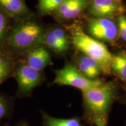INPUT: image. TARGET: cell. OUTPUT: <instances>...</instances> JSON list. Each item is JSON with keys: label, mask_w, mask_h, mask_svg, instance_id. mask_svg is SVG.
<instances>
[{"label": "cell", "mask_w": 126, "mask_h": 126, "mask_svg": "<svg viewBox=\"0 0 126 126\" xmlns=\"http://www.w3.org/2000/svg\"><path fill=\"white\" fill-rule=\"evenodd\" d=\"M119 87L114 81L82 92L83 113L82 118L91 126H107L109 114L117 98Z\"/></svg>", "instance_id": "obj_1"}, {"label": "cell", "mask_w": 126, "mask_h": 126, "mask_svg": "<svg viewBox=\"0 0 126 126\" xmlns=\"http://www.w3.org/2000/svg\"><path fill=\"white\" fill-rule=\"evenodd\" d=\"M46 28L35 15L12 21L9 33L0 48L18 59L33 48L42 45Z\"/></svg>", "instance_id": "obj_2"}, {"label": "cell", "mask_w": 126, "mask_h": 126, "mask_svg": "<svg viewBox=\"0 0 126 126\" xmlns=\"http://www.w3.org/2000/svg\"><path fill=\"white\" fill-rule=\"evenodd\" d=\"M68 31L70 34L72 45L75 49L83 54L96 60L101 67L102 73L110 75L113 54L103 42L89 36L78 24L69 26Z\"/></svg>", "instance_id": "obj_3"}, {"label": "cell", "mask_w": 126, "mask_h": 126, "mask_svg": "<svg viewBox=\"0 0 126 126\" xmlns=\"http://www.w3.org/2000/svg\"><path fill=\"white\" fill-rule=\"evenodd\" d=\"M13 77L18 83L16 93L19 97L31 96L33 91L46 79L43 71L32 68L20 59L17 60Z\"/></svg>", "instance_id": "obj_4"}, {"label": "cell", "mask_w": 126, "mask_h": 126, "mask_svg": "<svg viewBox=\"0 0 126 126\" xmlns=\"http://www.w3.org/2000/svg\"><path fill=\"white\" fill-rule=\"evenodd\" d=\"M55 73L56 77L53 83L72 86L82 92L100 85L105 82L100 79L92 80L86 78L72 63H67L62 68L56 70Z\"/></svg>", "instance_id": "obj_5"}, {"label": "cell", "mask_w": 126, "mask_h": 126, "mask_svg": "<svg viewBox=\"0 0 126 126\" xmlns=\"http://www.w3.org/2000/svg\"><path fill=\"white\" fill-rule=\"evenodd\" d=\"M87 27L92 37L101 42L114 43L119 37L117 25L111 19L91 18Z\"/></svg>", "instance_id": "obj_6"}, {"label": "cell", "mask_w": 126, "mask_h": 126, "mask_svg": "<svg viewBox=\"0 0 126 126\" xmlns=\"http://www.w3.org/2000/svg\"><path fill=\"white\" fill-rule=\"evenodd\" d=\"M70 40L64 28L54 26L46 28L42 45L57 54L63 55L69 49Z\"/></svg>", "instance_id": "obj_7"}, {"label": "cell", "mask_w": 126, "mask_h": 126, "mask_svg": "<svg viewBox=\"0 0 126 126\" xmlns=\"http://www.w3.org/2000/svg\"><path fill=\"white\" fill-rule=\"evenodd\" d=\"M126 11L122 0H92L88 12L94 18L111 19Z\"/></svg>", "instance_id": "obj_8"}, {"label": "cell", "mask_w": 126, "mask_h": 126, "mask_svg": "<svg viewBox=\"0 0 126 126\" xmlns=\"http://www.w3.org/2000/svg\"><path fill=\"white\" fill-rule=\"evenodd\" d=\"M0 11L12 21L25 19L34 15L25 0H0Z\"/></svg>", "instance_id": "obj_9"}, {"label": "cell", "mask_w": 126, "mask_h": 126, "mask_svg": "<svg viewBox=\"0 0 126 126\" xmlns=\"http://www.w3.org/2000/svg\"><path fill=\"white\" fill-rule=\"evenodd\" d=\"M18 59L32 68L42 71L47 66L52 64L49 51L43 45L33 48Z\"/></svg>", "instance_id": "obj_10"}, {"label": "cell", "mask_w": 126, "mask_h": 126, "mask_svg": "<svg viewBox=\"0 0 126 126\" xmlns=\"http://www.w3.org/2000/svg\"><path fill=\"white\" fill-rule=\"evenodd\" d=\"M88 4V0H65L51 14L59 22H65L76 18Z\"/></svg>", "instance_id": "obj_11"}, {"label": "cell", "mask_w": 126, "mask_h": 126, "mask_svg": "<svg viewBox=\"0 0 126 126\" xmlns=\"http://www.w3.org/2000/svg\"><path fill=\"white\" fill-rule=\"evenodd\" d=\"M75 65L78 70L86 78L94 80L102 73L101 67L97 61L92 58L82 54L75 58Z\"/></svg>", "instance_id": "obj_12"}, {"label": "cell", "mask_w": 126, "mask_h": 126, "mask_svg": "<svg viewBox=\"0 0 126 126\" xmlns=\"http://www.w3.org/2000/svg\"><path fill=\"white\" fill-rule=\"evenodd\" d=\"M17 60L0 48V85L14 76Z\"/></svg>", "instance_id": "obj_13"}, {"label": "cell", "mask_w": 126, "mask_h": 126, "mask_svg": "<svg viewBox=\"0 0 126 126\" xmlns=\"http://www.w3.org/2000/svg\"><path fill=\"white\" fill-rule=\"evenodd\" d=\"M43 126H83L82 117L74 116L70 119H59L52 117L45 111L42 112Z\"/></svg>", "instance_id": "obj_14"}, {"label": "cell", "mask_w": 126, "mask_h": 126, "mask_svg": "<svg viewBox=\"0 0 126 126\" xmlns=\"http://www.w3.org/2000/svg\"><path fill=\"white\" fill-rule=\"evenodd\" d=\"M111 72L126 85V53L119 52L113 55Z\"/></svg>", "instance_id": "obj_15"}, {"label": "cell", "mask_w": 126, "mask_h": 126, "mask_svg": "<svg viewBox=\"0 0 126 126\" xmlns=\"http://www.w3.org/2000/svg\"><path fill=\"white\" fill-rule=\"evenodd\" d=\"M65 0H38L37 5L39 15L45 16L53 13Z\"/></svg>", "instance_id": "obj_16"}, {"label": "cell", "mask_w": 126, "mask_h": 126, "mask_svg": "<svg viewBox=\"0 0 126 126\" xmlns=\"http://www.w3.org/2000/svg\"><path fill=\"white\" fill-rule=\"evenodd\" d=\"M12 20L0 11V47L7 39L11 26Z\"/></svg>", "instance_id": "obj_17"}, {"label": "cell", "mask_w": 126, "mask_h": 126, "mask_svg": "<svg viewBox=\"0 0 126 126\" xmlns=\"http://www.w3.org/2000/svg\"><path fill=\"white\" fill-rule=\"evenodd\" d=\"M118 36L126 42V16L124 15L119 16L117 22Z\"/></svg>", "instance_id": "obj_18"}, {"label": "cell", "mask_w": 126, "mask_h": 126, "mask_svg": "<svg viewBox=\"0 0 126 126\" xmlns=\"http://www.w3.org/2000/svg\"><path fill=\"white\" fill-rule=\"evenodd\" d=\"M9 102L7 97L0 94V120L7 116L9 112Z\"/></svg>", "instance_id": "obj_19"}, {"label": "cell", "mask_w": 126, "mask_h": 126, "mask_svg": "<svg viewBox=\"0 0 126 126\" xmlns=\"http://www.w3.org/2000/svg\"><path fill=\"white\" fill-rule=\"evenodd\" d=\"M120 102L122 103H123V104L126 105V91L125 94H124V96H123Z\"/></svg>", "instance_id": "obj_20"}, {"label": "cell", "mask_w": 126, "mask_h": 126, "mask_svg": "<svg viewBox=\"0 0 126 126\" xmlns=\"http://www.w3.org/2000/svg\"><path fill=\"white\" fill-rule=\"evenodd\" d=\"M20 126H29L28 124H27L26 123H22L21 124H20Z\"/></svg>", "instance_id": "obj_21"}, {"label": "cell", "mask_w": 126, "mask_h": 126, "mask_svg": "<svg viewBox=\"0 0 126 126\" xmlns=\"http://www.w3.org/2000/svg\"><path fill=\"white\" fill-rule=\"evenodd\" d=\"M124 126H126V122H125V125H124Z\"/></svg>", "instance_id": "obj_22"}]
</instances>
